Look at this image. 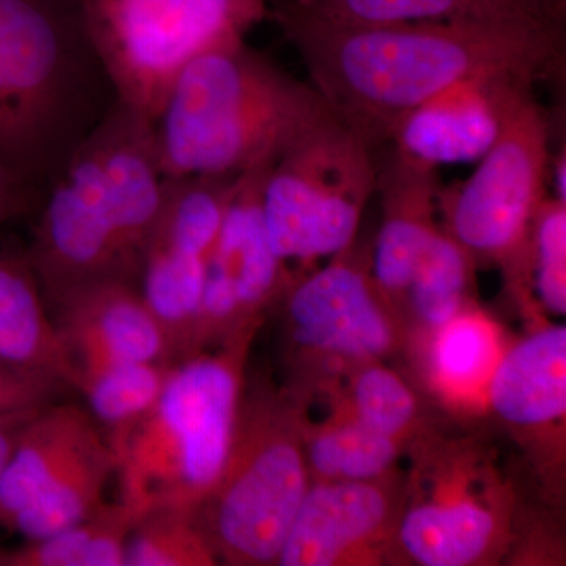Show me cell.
I'll return each mask as SVG.
<instances>
[{"instance_id": "277c9868", "label": "cell", "mask_w": 566, "mask_h": 566, "mask_svg": "<svg viewBox=\"0 0 566 566\" xmlns=\"http://www.w3.org/2000/svg\"><path fill=\"white\" fill-rule=\"evenodd\" d=\"M244 334L222 352L170 365L150 411L115 447L118 501L137 515L155 506L200 509L218 485L240 411Z\"/></svg>"}, {"instance_id": "d6a6232c", "label": "cell", "mask_w": 566, "mask_h": 566, "mask_svg": "<svg viewBox=\"0 0 566 566\" xmlns=\"http://www.w3.org/2000/svg\"><path fill=\"white\" fill-rule=\"evenodd\" d=\"M264 6H266V10L270 9L271 6L275 2V0H263Z\"/></svg>"}, {"instance_id": "ffe728a7", "label": "cell", "mask_w": 566, "mask_h": 566, "mask_svg": "<svg viewBox=\"0 0 566 566\" xmlns=\"http://www.w3.org/2000/svg\"><path fill=\"white\" fill-rule=\"evenodd\" d=\"M137 512L122 501L104 502L91 516L46 538L0 549V566H125Z\"/></svg>"}, {"instance_id": "9c48e42d", "label": "cell", "mask_w": 566, "mask_h": 566, "mask_svg": "<svg viewBox=\"0 0 566 566\" xmlns=\"http://www.w3.org/2000/svg\"><path fill=\"white\" fill-rule=\"evenodd\" d=\"M283 422L270 408L244 420L238 411L226 469L199 509L216 554L232 564H275L307 493L303 453Z\"/></svg>"}, {"instance_id": "e0dca14e", "label": "cell", "mask_w": 566, "mask_h": 566, "mask_svg": "<svg viewBox=\"0 0 566 566\" xmlns=\"http://www.w3.org/2000/svg\"><path fill=\"white\" fill-rule=\"evenodd\" d=\"M434 169L395 153L378 172L387 214L375 249V279L387 292H405L415 281L434 238L431 203L436 196Z\"/></svg>"}, {"instance_id": "484cf974", "label": "cell", "mask_w": 566, "mask_h": 566, "mask_svg": "<svg viewBox=\"0 0 566 566\" xmlns=\"http://www.w3.org/2000/svg\"><path fill=\"white\" fill-rule=\"evenodd\" d=\"M493 352L485 324L457 316L441 327L436 340V370L450 385H471L485 374Z\"/></svg>"}, {"instance_id": "5b68a950", "label": "cell", "mask_w": 566, "mask_h": 566, "mask_svg": "<svg viewBox=\"0 0 566 566\" xmlns=\"http://www.w3.org/2000/svg\"><path fill=\"white\" fill-rule=\"evenodd\" d=\"M85 29L118 102L155 120L197 55L244 39L263 0H80Z\"/></svg>"}, {"instance_id": "4316f807", "label": "cell", "mask_w": 566, "mask_h": 566, "mask_svg": "<svg viewBox=\"0 0 566 566\" xmlns=\"http://www.w3.org/2000/svg\"><path fill=\"white\" fill-rule=\"evenodd\" d=\"M359 422L379 433L395 436L411 422L415 416V397L405 382L385 368L365 370L354 386Z\"/></svg>"}, {"instance_id": "8992f818", "label": "cell", "mask_w": 566, "mask_h": 566, "mask_svg": "<svg viewBox=\"0 0 566 566\" xmlns=\"http://www.w3.org/2000/svg\"><path fill=\"white\" fill-rule=\"evenodd\" d=\"M155 222L107 181L88 134L48 185L25 255L46 304L88 283L137 285Z\"/></svg>"}, {"instance_id": "6da1fadb", "label": "cell", "mask_w": 566, "mask_h": 566, "mask_svg": "<svg viewBox=\"0 0 566 566\" xmlns=\"http://www.w3.org/2000/svg\"><path fill=\"white\" fill-rule=\"evenodd\" d=\"M335 117L376 151L420 104L468 77L539 80L557 66L564 28L488 22L346 24L275 20Z\"/></svg>"}, {"instance_id": "83f0119b", "label": "cell", "mask_w": 566, "mask_h": 566, "mask_svg": "<svg viewBox=\"0 0 566 566\" xmlns=\"http://www.w3.org/2000/svg\"><path fill=\"white\" fill-rule=\"evenodd\" d=\"M536 223V292L547 311L566 312L565 203H542Z\"/></svg>"}, {"instance_id": "7402d4cb", "label": "cell", "mask_w": 566, "mask_h": 566, "mask_svg": "<svg viewBox=\"0 0 566 566\" xmlns=\"http://www.w3.org/2000/svg\"><path fill=\"white\" fill-rule=\"evenodd\" d=\"M169 367L153 363H126L77 378L74 389L84 395L88 412L103 428L112 450L150 411L161 394Z\"/></svg>"}, {"instance_id": "7c38bea8", "label": "cell", "mask_w": 566, "mask_h": 566, "mask_svg": "<svg viewBox=\"0 0 566 566\" xmlns=\"http://www.w3.org/2000/svg\"><path fill=\"white\" fill-rule=\"evenodd\" d=\"M48 307L73 360L76 381L111 365H170L166 337L136 283H88L63 293Z\"/></svg>"}, {"instance_id": "2e32d148", "label": "cell", "mask_w": 566, "mask_h": 566, "mask_svg": "<svg viewBox=\"0 0 566 566\" xmlns=\"http://www.w3.org/2000/svg\"><path fill=\"white\" fill-rule=\"evenodd\" d=\"M270 167L234 180L207 264L208 273L232 283L244 318L270 300L281 281L283 263L271 248L263 216V181Z\"/></svg>"}, {"instance_id": "ac0fdd59", "label": "cell", "mask_w": 566, "mask_h": 566, "mask_svg": "<svg viewBox=\"0 0 566 566\" xmlns=\"http://www.w3.org/2000/svg\"><path fill=\"white\" fill-rule=\"evenodd\" d=\"M0 360L76 382L69 349L25 256L0 252Z\"/></svg>"}, {"instance_id": "5bb4252c", "label": "cell", "mask_w": 566, "mask_h": 566, "mask_svg": "<svg viewBox=\"0 0 566 566\" xmlns=\"http://www.w3.org/2000/svg\"><path fill=\"white\" fill-rule=\"evenodd\" d=\"M316 18L346 24L488 22L564 28L565 14L549 0H275L268 17Z\"/></svg>"}, {"instance_id": "30bf717a", "label": "cell", "mask_w": 566, "mask_h": 566, "mask_svg": "<svg viewBox=\"0 0 566 566\" xmlns=\"http://www.w3.org/2000/svg\"><path fill=\"white\" fill-rule=\"evenodd\" d=\"M547 167L549 126L531 95L509 115L475 172L446 193L453 240L486 255L515 248L543 203Z\"/></svg>"}, {"instance_id": "9a60e30c", "label": "cell", "mask_w": 566, "mask_h": 566, "mask_svg": "<svg viewBox=\"0 0 566 566\" xmlns=\"http://www.w3.org/2000/svg\"><path fill=\"white\" fill-rule=\"evenodd\" d=\"M387 501L365 482L311 488L275 564L331 566L385 523Z\"/></svg>"}, {"instance_id": "d6986e66", "label": "cell", "mask_w": 566, "mask_h": 566, "mask_svg": "<svg viewBox=\"0 0 566 566\" xmlns=\"http://www.w3.org/2000/svg\"><path fill=\"white\" fill-rule=\"evenodd\" d=\"M491 406L506 422L542 424L566 411V329L539 331L516 345L495 368Z\"/></svg>"}, {"instance_id": "f1b7e54d", "label": "cell", "mask_w": 566, "mask_h": 566, "mask_svg": "<svg viewBox=\"0 0 566 566\" xmlns=\"http://www.w3.org/2000/svg\"><path fill=\"white\" fill-rule=\"evenodd\" d=\"M65 387L55 376L0 360V417L50 405Z\"/></svg>"}, {"instance_id": "cb8c5ba5", "label": "cell", "mask_w": 566, "mask_h": 566, "mask_svg": "<svg viewBox=\"0 0 566 566\" xmlns=\"http://www.w3.org/2000/svg\"><path fill=\"white\" fill-rule=\"evenodd\" d=\"M397 455L392 436L357 420L316 436L308 458L315 472L329 479L365 482L382 474Z\"/></svg>"}, {"instance_id": "44dd1931", "label": "cell", "mask_w": 566, "mask_h": 566, "mask_svg": "<svg viewBox=\"0 0 566 566\" xmlns=\"http://www.w3.org/2000/svg\"><path fill=\"white\" fill-rule=\"evenodd\" d=\"M495 531L493 513L475 502L424 504L401 523L406 553L423 566L471 565L483 556Z\"/></svg>"}, {"instance_id": "4dcf8cb0", "label": "cell", "mask_w": 566, "mask_h": 566, "mask_svg": "<svg viewBox=\"0 0 566 566\" xmlns=\"http://www.w3.org/2000/svg\"><path fill=\"white\" fill-rule=\"evenodd\" d=\"M39 409H29V411L0 417V475H2L3 468H6L7 461H9L11 450H13L21 428L31 419L33 412L39 411Z\"/></svg>"}, {"instance_id": "603a6c76", "label": "cell", "mask_w": 566, "mask_h": 566, "mask_svg": "<svg viewBox=\"0 0 566 566\" xmlns=\"http://www.w3.org/2000/svg\"><path fill=\"white\" fill-rule=\"evenodd\" d=\"M218 560L199 509L155 506L137 517L125 566H208Z\"/></svg>"}, {"instance_id": "7a4b0ae2", "label": "cell", "mask_w": 566, "mask_h": 566, "mask_svg": "<svg viewBox=\"0 0 566 566\" xmlns=\"http://www.w3.org/2000/svg\"><path fill=\"white\" fill-rule=\"evenodd\" d=\"M333 117L314 87L240 39L189 62L151 125L164 177L234 178L273 166Z\"/></svg>"}, {"instance_id": "d4e9b609", "label": "cell", "mask_w": 566, "mask_h": 566, "mask_svg": "<svg viewBox=\"0 0 566 566\" xmlns=\"http://www.w3.org/2000/svg\"><path fill=\"white\" fill-rule=\"evenodd\" d=\"M468 279L464 249L453 238L436 233L411 290L417 314L430 326L442 327L460 314Z\"/></svg>"}, {"instance_id": "f546056e", "label": "cell", "mask_w": 566, "mask_h": 566, "mask_svg": "<svg viewBox=\"0 0 566 566\" xmlns=\"http://www.w3.org/2000/svg\"><path fill=\"white\" fill-rule=\"evenodd\" d=\"M33 193L0 166V226L28 210Z\"/></svg>"}, {"instance_id": "1f68e13d", "label": "cell", "mask_w": 566, "mask_h": 566, "mask_svg": "<svg viewBox=\"0 0 566 566\" xmlns=\"http://www.w3.org/2000/svg\"><path fill=\"white\" fill-rule=\"evenodd\" d=\"M565 153H562V158L557 159L554 166V182H556L557 202L565 203Z\"/></svg>"}, {"instance_id": "3957f363", "label": "cell", "mask_w": 566, "mask_h": 566, "mask_svg": "<svg viewBox=\"0 0 566 566\" xmlns=\"http://www.w3.org/2000/svg\"><path fill=\"white\" fill-rule=\"evenodd\" d=\"M118 103L80 0H0V166L46 189Z\"/></svg>"}, {"instance_id": "4fadbf2b", "label": "cell", "mask_w": 566, "mask_h": 566, "mask_svg": "<svg viewBox=\"0 0 566 566\" xmlns=\"http://www.w3.org/2000/svg\"><path fill=\"white\" fill-rule=\"evenodd\" d=\"M294 342L353 357L379 356L392 340L363 271L335 262L301 282L289 301Z\"/></svg>"}, {"instance_id": "8fae6325", "label": "cell", "mask_w": 566, "mask_h": 566, "mask_svg": "<svg viewBox=\"0 0 566 566\" xmlns=\"http://www.w3.org/2000/svg\"><path fill=\"white\" fill-rule=\"evenodd\" d=\"M536 81L516 74L468 77L416 107L398 126L395 153L424 167L480 161Z\"/></svg>"}, {"instance_id": "ba28073f", "label": "cell", "mask_w": 566, "mask_h": 566, "mask_svg": "<svg viewBox=\"0 0 566 566\" xmlns=\"http://www.w3.org/2000/svg\"><path fill=\"white\" fill-rule=\"evenodd\" d=\"M117 458L91 412L41 406L21 428L0 475V526L25 542L80 523L106 502Z\"/></svg>"}, {"instance_id": "52a82bcc", "label": "cell", "mask_w": 566, "mask_h": 566, "mask_svg": "<svg viewBox=\"0 0 566 566\" xmlns=\"http://www.w3.org/2000/svg\"><path fill=\"white\" fill-rule=\"evenodd\" d=\"M378 172L375 153L338 117L294 144L263 181L264 223L277 259L285 263L344 252Z\"/></svg>"}]
</instances>
